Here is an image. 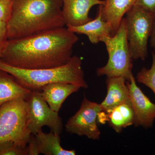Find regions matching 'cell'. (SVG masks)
<instances>
[{
    "label": "cell",
    "instance_id": "cell-15",
    "mask_svg": "<svg viewBox=\"0 0 155 155\" xmlns=\"http://www.w3.org/2000/svg\"><path fill=\"white\" fill-rule=\"evenodd\" d=\"M31 91L20 85L11 74L0 69V107L13 100H25Z\"/></svg>",
    "mask_w": 155,
    "mask_h": 155
},
{
    "label": "cell",
    "instance_id": "cell-10",
    "mask_svg": "<svg viewBox=\"0 0 155 155\" xmlns=\"http://www.w3.org/2000/svg\"><path fill=\"white\" fill-rule=\"evenodd\" d=\"M62 13L65 24L68 26H79L91 21L89 16L94 6L103 5L104 0H62Z\"/></svg>",
    "mask_w": 155,
    "mask_h": 155
},
{
    "label": "cell",
    "instance_id": "cell-9",
    "mask_svg": "<svg viewBox=\"0 0 155 155\" xmlns=\"http://www.w3.org/2000/svg\"><path fill=\"white\" fill-rule=\"evenodd\" d=\"M131 107L134 113V125L146 129L151 128L155 120V104L143 93L136 84L134 75L127 81Z\"/></svg>",
    "mask_w": 155,
    "mask_h": 155
},
{
    "label": "cell",
    "instance_id": "cell-18",
    "mask_svg": "<svg viewBox=\"0 0 155 155\" xmlns=\"http://www.w3.org/2000/svg\"><path fill=\"white\" fill-rule=\"evenodd\" d=\"M137 80L139 83L150 89L155 95V52L152 53V63L149 69L143 67L136 75Z\"/></svg>",
    "mask_w": 155,
    "mask_h": 155
},
{
    "label": "cell",
    "instance_id": "cell-14",
    "mask_svg": "<svg viewBox=\"0 0 155 155\" xmlns=\"http://www.w3.org/2000/svg\"><path fill=\"white\" fill-rule=\"evenodd\" d=\"M104 4L100 5L103 19L110 24L112 36L116 33L126 13L134 5L135 0H104Z\"/></svg>",
    "mask_w": 155,
    "mask_h": 155
},
{
    "label": "cell",
    "instance_id": "cell-11",
    "mask_svg": "<svg viewBox=\"0 0 155 155\" xmlns=\"http://www.w3.org/2000/svg\"><path fill=\"white\" fill-rule=\"evenodd\" d=\"M124 78L107 77V94L100 104L102 112L108 113L117 106L127 104L131 106L129 90Z\"/></svg>",
    "mask_w": 155,
    "mask_h": 155
},
{
    "label": "cell",
    "instance_id": "cell-23",
    "mask_svg": "<svg viewBox=\"0 0 155 155\" xmlns=\"http://www.w3.org/2000/svg\"><path fill=\"white\" fill-rule=\"evenodd\" d=\"M150 45L151 47L153 48L154 51L155 52V17L154 19L153 23L152 29L151 33L150 38Z\"/></svg>",
    "mask_w": 155,
    "mask_h": 155
},
{
    "label": "cell",
    "instance_id": "cell-5",
    "mask_svg": "<svg viewBox=\"0 0 155 155\" xmlns=\"http://www.w3.org/2000/svg\"><path fill=\"white\" fill-rule=\"evenodd\" d=\"M31 135L25 100H13L0 107V143L13 141L26 147Z\"/></svg>",
    "mask_w": 155,
    "mask_h": 155
},
{
    "label": "cell",
    "instance_id": "cell-17",
    "mask_svg": "<svg viewBox=\"0 0 155 155\" xmlns=\"http://www.w3.org/2000/svg\"><path fill=\"white\" fill-rule=\"evenodd\" d=\"M110 126L116 133H120L124 128L134 125V113L131 105L122 104L106 114Z\"/></svg>",
    "mask_w": 155,
    "mask_h": 155
},
{
    "label": "cell",
    "instance_id": "cell-6",
    "mask_svg": "<svg viewBox=\"0 0 155 155\" xmlns=\"http://www.w3.org/2000/svg\"><path fill=\"white\" fill-rule=\"evenodd\" d=\"M155 16L134 5L125 14L127 40L133 60L145 61Z\"/></svg>",
    "mask_w": 155,
    "mask_h": 155
},
{
    "label": "cell",
    "instance_id": "cell-4",
    "mask_svg": "<svg viewBox=\"0 0 155 155\" xmlns=\"http://www.w3.org/2000/svg\"><path fill=\"white\" fill-rule=\"evenodd\" d=\"M101 42L104 44L109 58L106 65L97 69V75L107 77H122L126 81L129 80L133 75V60L127 40L124 17L115 35L104 37Z\"/></svg>",
    "mask_w": 155,
    "mask_h": 155
},
{
    "label": "cell",
    "instance_id": "cell-3",
    "mask_svg": "<svg viewBox=\"0 0 155 155\" xmlns=\"http://www.w3.org/2000/svg\"><path fill=\"white\" fill-rule=\"evenodd\" d=\"M0 69L14 76L18 83L31 91H41L45 85L55 82L70 83L87 89L82 60L72 56L69 62L61 67L41 69H24L5 64L0 60Z\"/></svg>",
    "mask_w": 155,
    "mask_h": 155
},
{
    "label": "cell",
    "instance_id": "cell-16",
    "mask_svg": "<svg viewBox=\"0 0 155 155\" xmlns=\"http://www.w3.org/2000/svg\"><path fill=\"white\" fill-rule=\"evenodd\" d=\"M39 153L45 155H75V150L64 149L61 145V137L59 134L51 131L45 133L38 130L34 135Z\"/></svg>",
    "mask_w": 155,
    "mask_h": 155
},
{
    "label": "cell",
    "instance_id": "cell-21",
    "mask_svg": "<svg viewBox=\"0 0 155 155\" xmlns=\"http://www.w3.org/2000/svg\"><path fill=\"white\" fill-rule=\"evenodd\" d=\"M134 5L155 16V0H135Z\"/></svg>",
    "mask_w": 155,
    "mask_h": 155
},
{
    "label": "cell",
    "instance_id": "cell-2",
    "mask_svg": "<svg viewBox=\"0 0 155 155\" xmlns=\"http://www.w3.org/2000/svg\"><path fill=\"white\" fill-rule=\"evenodd\" d=\"M12 3L11 17L7 22L9 40L66 25L62 0H12Z\"/></svg>",
    "mask_w": 155,
    "mask_h": 155
},
{
    "label": "cell",
    "instance_id": "cell-8",
    "mask_svg": "<svg viewBox=\"0 0 155 155\" xmlns=\"http://www.w3.org/2000/svg\"><path fill=\"white\" fill-rule=\"evenodd\" d=\"M102 111L100 104L89 101L84 95L78 110L67 121L66 131L71 134L84 136L93 140H99L101 133L97 120Z\"/></svg>",
    "mask_w": 155,
    "mask_h": 155
},
{
    "label": "cell",
    "instance_id": "cell-13",
    "mask_svg": "<svg viewBox=\"0 0 155 155\" xmlns=\"http://www.w3.org/2000/svg\"><path fill=\"white\" fill-rule=\"evenodd\" d=\"M81 87L72 84L55 82L45 85L41 93L53 110L59 113L63 103L70 95L77 92Z\"/></svg>",
    "mask_w": 155,
    "mask_h": 155
},
{
    "label": "cell",
    "instance_id": "cell-12",
    "mask_svg": "<svg viewBox=\"0 0 155 155\" xmlns=\"http://www.w3.org/2000/svg\"><path fill=\"white\" fill-rule=\"evenodd\" d=\"M67 27L74 33L86 35L93 44H97L99 43L104 37L112 36L113 35V30L110 24L103 19L100 5L97 16L94 19L82 25Z\"/></svg>",
    "mask_w": 155,
    "mask_h": 155
},
{
    "label": "cell",
    "instance_id": "cell-20",
    "mask_svg": "<svg viewBox=\"0 0 155 155\" xmlns=\"http://www.w3.org/2000/svg\"><path fill=\"white\" fill-rule=\"evenodd\" d=\"M12 0H0V20L7 22L12 12Z\"/></svg>",
    "mask_w": 155,
    "mask_h": 155
},
{
    "label": "cell",
    "instance_id": "cell-1",
    "mask_svg": "<svg viewBox=\"0 0 155 155\" xmlns=\"http://www.w3.org/2000/svg\"><path fill=\"white\" fill-rule=\"evenodd\" d=\"M78 40L76 34L65 27L8 40L0 60L21 69L61 67L72 57L73 48Z\"/></svg>",
    "mask_w": 155,
    "mask_h": 155
},
{
    "label": "cell",
    "instance_id": "cell-22",
    "mask_svg": "<svg viewBox=\"0 0 155 155\" xmlns=\"http://www.w3.org/2000/svg\"><path fill=\"white\" fill-rule=\"evenodd\" d=\"M8 40L7 33V22L0 20V58Z\"/></svg>",
    "mask_w": 155,
    "mask_h": 155
},
{
    "label": "cell",
    "instance_id": "cell-7",
    "mask_svg": "<svg viewBox=\"0 0 155 155\" xmlns=\"http://www.w3.org/2000/svg\"><path fill=\"white\" fill-rule=\"evenodd\" d=\"M27 106L28 127L35 135L44 126L51 131L61 134L63 130L62 119L53 110L42 96L40 91H32L25 99Z\"/></svg>",
    "mask_w": 155,
    "mask_h": 155
},
{
    "label": "cell",
    "instance_id": "cell-19",
    "mask_svg": "<svg viewBox=\"0 0 155 155\" xmlns=\"http://www.w3.org/2000/svg\"><path fill=\"white\" fill-rule=\"evenodd\" d=\"M0 155H27V146H20L13 141L2 143Z\"/></svg>",
    "mask_w": 155,
    "mask_h": 155
}]
</instances>
